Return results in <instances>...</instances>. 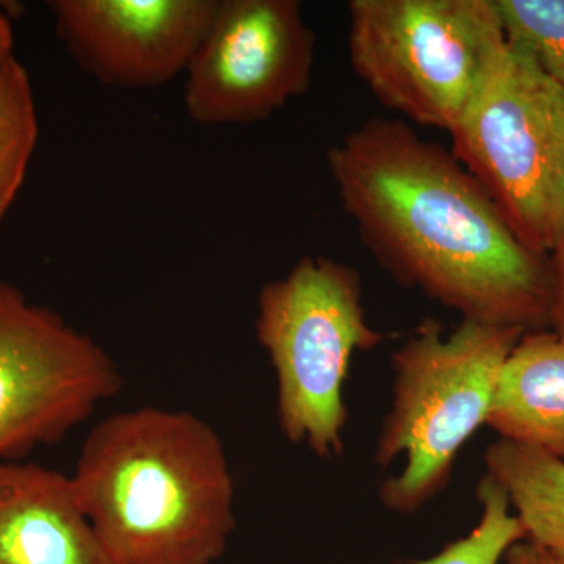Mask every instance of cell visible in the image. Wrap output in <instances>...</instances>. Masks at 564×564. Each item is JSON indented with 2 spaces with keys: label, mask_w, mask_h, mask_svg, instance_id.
Listing matches in <instances>:
<instances>
[{
  "label": "cell",
  "mask_w": 564,
  "mask_h": 564,
  "mask_svg": "<svg viewBox=\"0 0 564 564\" xmlns=\"http://www.w3.org/2000/svg\"><path fill=\"white\" fill-rule=\"evenodd\" d=\"M364 247L393 280L462 321L538 332L549 326V258L519 242L452 151L404 120L375 117L326 155Z\"/></svg>",
  "instance_id": "1"
},
{
  "label": "cell",
  "mask_w": 564,
  "mask_h": 564,
  "mask_svg": "<svg viewBox=\"0 0 564 564\" xmlns=\"http://www.w3.org/2000/svg\"><path fill=\"white\" fill-rule=\"evenodd\" d=\"M70 481L118 564H214L237 527L225 444L187 410L133 408L102 419Z\"/></svg>",
  "instance_id": "2"
},
{
  "label": "cell",
  "mask_w": 564,
  "mask_h": 564,
  "mask_svg": "<svg viewBox=\"0 0 564 564\" xmlns=\"http://www.w3.org/2000/svg\"><path fill=\"white\" fill-rule=\"evenodd\" d=\"M524 333L462 321L445 334L426 318L393 352L391 410L373 462L388 467L402 456L404 464L378 489L386 510L415 513L443 491L459 451L486 425L497 377Z\"/></svg>",
  "instance_id": "3"
},
{
  "label": "cell",
  "mask_w": 564,
  "mask_h": 564,
  "mask_svg": "<svg viewBox=\"0 0 564 564\" xmlns=\"http://www.w3.org/2000/svg\"><path fill=\"white\" fill-rule=\"evenodd\" d=\"M256 336L276 377V415L285 440L315 456L343 455L344 386L352 355L386 334L367 321L359 273L347 263L306 256L258 295Z\"/></svg>",
  "instance_id": "4"
},
{
  "label": "cell",
  "mask_w": 564,
  "mask_h": 564,
  "mask_svg": "<svg viewBox=\"0 0 564 564\" xmlns=\"http://www.w3.org/2000/svg\"><path fill=\"white\" fill-rule=\"evenodd\" d=\"M448 135L519 242L549 258L564 217V85L508 44Z\"/></svg>",
  "instance_id": "5"
},
{
  "label": "cell",
  "mask_w": 564,
  "mask_h": 564,
  "mask_svg": "<svg viewBox=\"0 0 564 564\" xmlns=\"http://www.w3.org/2000/svg\"><path fill=\"white\" fill-rule=\"evenodd\" d=\"M348 57L386 109L451 132L508 46L494 0H351Z\"/></svg>",
  "instance_id": "6"
},
{
  "label": "cell",
  "mask_w": 564,
  "mask_h": 564,
  "mask_svg": "<svg viewBox=\"0 0 564 564\" xmlns=\"http://www.w3.org/2000/svg\"><path fill=\"white\" fill-rule=\"evenodd\" d=\"M121 388L91 336L0 281V464L61 443Z\"/></svg>",
  "instance_id": "7"
},
{
  "label": "cell",
  "mask_w": 564,
  "mask_h": 564,
  "mask_svg": "<svg viewBox=\"0 0 564 564\" xmlns=\"http://www.w3.org/2000/svg\"><path fill=\"white\" fill-rule=\"evenodd\" d=\"M315 47L299 0H218L185 70V111L202 126L265 121L307 91Z\"/></svg>",
  "instance_id": "8"
},
{
  "label": "cell",
  "mask_w": 564,
  "mask_h": 564,
  "mask_svg": "<svg viewBox=\"0 0 564 564\" xmlns=\"http://www.w3.org/2000/svg\"><path fill=\"white\" fill-rule=\"evenodd\" d=\"M55 33L85 74L128 90L188 69L218 0H51Z\"/></svg>",
  "instance_id": "9"
},
{
  "label": "cell",
  "mask_w": 564,
  "mask_h": 564,
  "mask_svg": "<svg viewBox=\"0 0 564 564\" xmlns=\"http://www.w3.org/2000/svg\"><path fill=\"white\" fill-rule=\"evenodd\" d=\"M0 564H118L93 529L70 475L0 464Z\"/></svg>",
  "instance_id": "10"
},
{
  "label": "cell",
  "mask_w": 564,
  "mask_h": 564,
  "mask_svg": "<svg viewBox=\"0 0 564 564\" xmlns=\"http://www.w3.org/2000/svg\"><path fill=\"white\" fill-rule=\"evenodd\" d=\"M486 425L500 440L564 459V337L527 332L505 359Z\"/></svg>",
  "instance_id": "11"
},
{
  "label": "cell",
  "mask_w": 564,
  "mask_h": 564,
  "mask_svg": "<svg viewBox=\"0 0 564 564\" xmlns=\"http://www.w3.org/2000/svg\"><path fill=\"white\" fill-rule=\"evenodd\" d=\"M485 466L507 492L525 540L564 560V459L499 440L486 448Z\"/></svg>",
  "instance_id": "12"
},
{
  "label": "cell",
  "mask_w": 564,
  "mask_h": 564,
  "mask_svg": "<svg viewBox=\"0 0 564 564\" xmlns=\"http://www.w3.org/2000/svg\"><path fill=\"white\" fill-rule=\"evenodd\" d=\"M40 124L28 69L11 54L0 57V221L20 195L39 144Z\"/></svg>",
  "instance_id": "13"
},
{
  "label": "cell",
  "mask_w": 564,
  "mask_h": 564,
  "mask_svg": "<svg viewBox=\"0 0 564 564\" xmlns=\"http://www.w3.org/2000/svg\"><path fill=\"white\" fill-rule=\"evenodd\" d=\"M477 497L481 514L473 532L415 564H500L514 544L525 540L524 527L511 510L507 492L488 474L478 481Z\"/></svg>",
  "instance_id": "14"
},
{
  "label": "cell",
  "mask_w": 564,
  "mask_h": 564,
  "mask_svg": "<svg viewBox=\"0 0 564 564\" xmlns=\"http://www.w3.org/2000/svg\"><path fill=\"white\" fill-rule=\"evenodd\" d=\"M510 46L541 63L564 47V0H494Z\"/></svg>",
  "instance_id": "15"
},
{
  "label": "cell",
  "mask_w": 564,
  "mask_h": 564,
  "mask_svg": "<svg viewBox=\"0 0 564 564\" xmlns=\"http://www.w3.org/2000/svg\"><path fill=\"white\" fill-rule=\"evenodd\" d=\"M549 265H551L552 278L549 326L552 332L564 337V217L558 242H556L555 250L549 256Z\"/></svg>",
  "instance_id": "16"
},
{
  "label": "cell",
  "mask_w": 564,
  "mask_h": 564,
  "mask_svg": "<svg viewBox=\"0 0 564 564\" xmlns=\"http://www.w3.org/2000/svg\"><path fill=\"white\" fill-rule=\"evenodd\" d=\"M503 564H564V560L545 551L541 545L524 540L514 544L507 555L503 556Z\"/></svg>",
  "instance_id": "17"
},
{
  "label": "cell",
  "mask_w": 564,
  "mask_h": 564,
  "mask_svg": "<svg viewBox=\"0 0 564 564\" xmlns=\"http://www.w3.org/2000/svg\"><path fill=\"white\" fill-rule=\"evenodd\" d=\"M13 24H11L9 14L3 13V11L0 10V57H2V55L11 54V52H13Z\"/></svg>",
  "instance_id": "18"
},
{
  "label": "cell",
  "mask_w": 564,
  "mask_h": 564,
  "mask_svg": "<svg viewBox=\"0 0 564 564\" xmlns=\"http://www.w3.org/2000/svg\"><path fill=\"white\" fill-rule=\"evenodd\" d=\"M540 66L545 70V73L551 74L555 80H558L560 84L564 85V47L563 50L555 52V54H552L551 57L541 62Z\"/></svg>",
  "instance_id": "19"
}]
</instances>
